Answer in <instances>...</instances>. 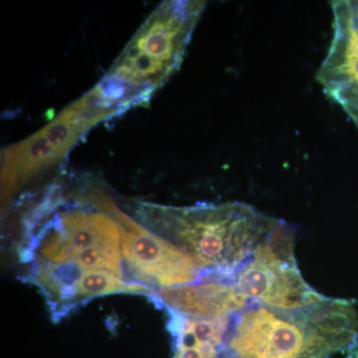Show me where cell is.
I'll list each match as a JSON object with an SVG mask.
<instances>
[{
    "mask_svg": "<svg viewBox=\"0 0 358 358\" xmlns=\"http://www.w3.org/2000/svg\"><path fill=\"white\" fill-rule=\"evenodd\" d=\"M138 215L150 230L157 229L173 240L200 270L229 282L278 222V219L239 202L188 207L141 203Z\"/></svg>",
    "mask_w": 358,
    "mask_h": 358,
    "instance_id": "1",
    "label": "cell"
},
{
    "mask_svg": "<svg viewBox=\"0 0 358 358\" xmlns=\"http://www.w3.org/2000/svg\"><path fill=\"white\" fill-rule=\"evenodd\" d=\"M206 1H164L148 16L106 77L136 106L150 100L180 67Z\"/></svg>",
    "mask_w": 358,
    "mask_h": 358,
    "instance_id": "2",
    "label": "cell"
},
{
    "mask_svg": "<svg viewBox=\"0 0 358 358\" xmlns=\"http://www.w3.org/2000/svg\"><path fill=\"white\" fill-rule=\"evenodd\" d=\"M229 346L240 358H327L341 352L315 305L282 310L251 303L238 315Z\"/></svg>",
    "mask_w": 358,
    "mask_h": 358,
    "instance_id": "3",
    "label": "cell"
},
{
    "mask_svg": "<svg viewBox=\"0 0 358 358\" xmlns=\"http://www.w3.org/2000/svg\"><path fill=\"white\" fill-rule=\"evenodd\" d=\"M294 230L278 220L267 240L231 277L251 303L296 310L326 299L303 279L294 257Z\"/></svg>",
    "mask_w": 358,
    "mask_h": 358,
    "instance_id": "4",
    "label": "cell"
},
{
    "mask_svg": "<svg viewBox=\"0 0 358 358\" xmlns=\"http://www.w3.org/2000/svg\"><path fill=\"white\" fill-rule=\"evenodd\" d=\"M94 202L117 222L122 257L138 281L169 289L201 278L195 261L173 242L136 222L107 197L96 195Z\"/></svg>",
    "mask_w": 358,
    "mask_h": 358,
    "instance_id": "5",
    "label": "cell"
},
{
    "mask_svg": "<svg viewBox=\"0 0 358 358\" xmlns=\"http://www.w3.org/2000/svg\"><path fill=\"white\" fill-rule=\"evenodd\" d=\"M334 36L315 80L358 128V13L350 0L331 2Z\"/></svg>",
    "mask_w": 358,
    "mask_h": 358,
    "instance_id": "6",
    "label": "cell"
},
{
    "mask_svg": "<svg viewBox=\"0 0 358 358\" xmlns=\"http://www.w3.org/2000/svg\"><path fill=\"white\" fill-rule=\"evenodd\" d=\"M122 248L117 224L106 212H61L47 224L37 240V251L45 262L71 264L91 250Z\"/></svg>",
    "mask_w": 358,
    "mask_h": 358,
    "instance_id": "7",
    "label": "cell"
},
{
    "mask_svg": "<svg viewBox=\"0 0 358 358\" xmlns=\"http://www.w3.org/2000/svg\"><path fill=\"white\" fill-rule=\"evenodd\" d=\"M164 305L188 319H223L239 315L251 305L232 282H199L160 289L157 294Z\"/></svg>",
    "mask_w": 358,
    "mask_h": 358,
    "instance_id": "8",
    "label": "cell"
},
{
    "mask_svg": "<svg viewBox=\"0 0 358 358\" xmlns=\"http://www.w3.org/2000/svg\"><path fill=\"white\" fill-rule=\"evenodd\" d=\"M150 289L138 282L124 281L122 277L103 270H78L71 279L65 301H82L105 294H148Z\"/></svg>",
    "mask_w": 358,
    "mask_h": 358,
    "instance_id": "9",
    "label": "cell"
},
{
    "mask_svg": "<svg viewBox=\"0 0 358 358\" xmlns=\"http://www.w3.org/2000/svg\"><path fill=\"white\" fill-rule=\"evenodd\" d=\"M353 7H355V10L358 13V1H352Z\"/></svg>",
    "mask_w": 358,
    "mask_h": 358,
    "instance_id": "10",
    "label": "cell"
}]
</instances>
